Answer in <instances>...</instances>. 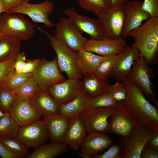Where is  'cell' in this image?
Returning <instances> with one entry per match:
<instances>
[{
    "mask_svg": "<svg viewBox=\"0 0 158 158\" xmlns=\"http://www.w3.org/2000/svg\"><path fill=\"white\" fill-rule=\"evenodd\" d=\"M126 43L122 37L115 39H90L87 40L83 49L103 56L117 55L124 48Z\"/></svg>",
    "mask_w": 158,
    "mask_h": 158,
    "instance_id": "obj_18",
    "label": "cell"
},
{
    "mask_svg": "<svg viewBox=\"0 0 158 158\" xmlns=\"http://www.w3.org/2000/svg\"><path fill=\"white\" fill-rule=\"evenodd\" d=\"M29 100L43 117L59 113V104L47 91L39 89Z\"/></svg>",
    "mask_w": 158,
    "mask_h": 158,
    "instance_id": "obj_23",
    "label": "cell"
},
{
    "mask_svg": "<svg viewBox=\"0 0 158 158\" xmlns=\"http://www.w3.org/2000/svg\"><path fill=\"white\" fill-rule=\"evenodd\" d=\"M124 4L112 5L110 8L98 17V23L106 38L121 37L124 21Z\"/></svg>",
    "mask_w": 158,
    "mask_h": 158,
    "instance_id": "obj_6",
    "label": "cell"
},
{
    "mask_svg": "<svg viewBox=\"0 0 158 158\" xmlns=\"http://www.w3.org/2000/svg\"><path fill=\"white\" fill-rule=\"evenodd\" d=\"M32 76L39 88L45 91H47L53 85L66 80L60 73L57 57L51 61L44 58L40 59Z\"/></svg>",
    "mask_w": 158,
    "mask_h": 158,
    "instance_id": "obj_7",
    "label": "cell"
},
{
    "mask_svg": "<svg viewBox=\"0 0 158 158\" xmlns=\"http://www.w3.org/2000/svg\"><path fill=\"white\" fill-rule=\"evenodd\" d=\"M53 3L46 0L40 3L31 4L23 1L19 6L9 9L7 13H19L28 16L33 23H42L46 27L51 28L54 24L49 19V16L53 11Z\"/></svg>",
    "mask_w": 158,
    "mask_h": 158,
    "instance_id": "obj_11",
    "label": "cell"
},
{
    "mask_svg": "<svg viewBox=\"0 0 158 158\" xmlns=\"http://www.w3.org/2000/svg\"><path fill=\"white\" fill-rule=\"evenodd\" d=\"M54 36L63 42L73 51L77 52L83 49L87 39L68 18L59 17Z\"/></svg>",
    "mask_w": 158,
    "mask_h": 158,
    "instance_id": "obj_9",
    "label": "cell"
},
{
    "mask_svg": "<svg viewBox=\"0 0 158 158\" xmlns=\"http://www.w3.org/2000/svg\"><path fill=\"white\" fill-rule=\"evenodd\" d=\"M23 0H3L5 13L10 9L20 6L23 3Z\"/></svg>",
    "mask_w": 158,
    "mask_h": 158,
    "instance_id": "obj_45",
    "label": "cell"
},
{
    "mask_svg": "<svg viewBox=\"0 0 158 158\" xmlns=\"http://www.w3.org/2000/svg\"><path fill=\"white\" fill-rule=\"evenodd\" d=\"M1 33H0V37H1Z\"/></svg>",
    "mask_w": 158,
    "mask_h": 158,
    "instance_id": "obj_51",
    "label": "cell"
},
{
    "mask_svg": "<svg viewBox=\"0 0 158 158\" xmlns=\"http://www.w3.org/2000/svg\"><path fill=\"white\" fill-rule=\"evenodd\" d=\"M128 37L134 40L132 46L148 65L158 61V17H150L143 25L130 32Z\"/></svg>",
    "mask_w": 158,
    "mask_h": 158,
    "instance_id": "obj_1",
    "label": "cell"
},
{
    "mask_svg": "<svg viewBox=\"0 0 158 158\" xmlns=\"http://www.w3.org/2000/svg\"><path fill=\"white\" fill-rule=\"evenodd\" d=\"M9 112L20 127L39 120L42 117L39 111L29 99H16Z\"/></svg>",
    "mask_w": 158,
    "mask_h": 158,
    "instance_id": "obj_19",
    "label": "cell"
},
{
    "mask_svg": "<svg viewBox=\"0 0 158 158\" xmlns=\"http://www.w3.org/2000/svg\"><path fill=\"white\" fill-rule=\"evenodd\" d=\"M109 92L116 102L125 101L126 99L127 89L124 82L121 83L117 81L114 85H110Z\"/></svg>",
    "mask_w": 158,
    "mask_h": 158,
    "instance_id": "obj_37",
    "label": "cell"
},
{
    "mask_svg": "<svg viewBox=\"0 0 158 158\" xmlns=\"http://www.w3.org/2000/svg\"><path fill=\"white\" fill-rule=\"evenodd\" d=\"M118 59V54L104 56L96 67L95 74L102 79L108 80L116 66Z\"/></svg>",
    "mask_w": 158,
    "mask_h": 158,
    "instance_id": "obj_30",
    "label": "cell"
},
{
    "mask_svg": "<svg viewBox=\"0 0 158 158\" xmlns=\"http://www.w3.org/2000/svg\"><path fill=\"white\" fill-rule=\"evenodd\" d=\"M21 41L7 36L0 38V62L16 59L20 53Z\"/></svg>",
    "mask_w": 158,
    "mask_h": 158,
    "instance_id": "obj_28",
    "label": "cell"
},
{
    "mask_svg": "<svg viewBox=\"0 0 158 158\" xmlns=\"http://www.w3.org/2000/svg\"><path fill=\"white\" fill-rule=\"evenodd\" d=\"M63 13L68 16L81 32L89 35L90 39L99 40L106 38L97 20L78 14L74 7L66 8Z\"/></svg>",
    "mask_w": 158,
    "mask_h": 158,
    "instance_id": "obj_15",
    "label": "cell"
},
{
    "mask_svg": "<svg viewBox=\"0 0 158 158\" xmlns=\"http://www.w3.org/2000/svg\"><path fill=\"white\" fill-rule=\"evenodd\" d=\"M78 66L82 73H94L99 63L104 56L97 55L83 49L76 52Z\"/></svg>",
    "mask_w": 158,
    "mask_h": 158,
    "instance_id": "obj_26",
    "label": "cell"
},
{
    "mask_svg": "<svg viewBox=\"0 0 158 158\" xmlns=\"http://www.w3.org/2000/svg\"><path fill=\"white\" fill-rule=\"evenodd\" d=\"M109 118L108 132L124 138L130 136L139 123L124 100L116 102Z\"/></svg>",
    "mask_w": 158,
    "mask_h": 158,
    "instance_id": "obj_4",
    "label": "cell"
},
{
    "mask_svg": "<svg viewBox=\"0 0 158 158\" xmlns=\"http://www.w3.org/2000/svg\"><path fill=\"white\" fill-rule=\"evenodd\" d=\"M68 147L63 142H51L38 147L27 158H53L66 152Z\"/></svg>",
    "mask_w": 158,
    "mask_h": 158,
    "instance_id": "obj_27",
    "label": "cell"
},
{
    "mask_svg": "<svg viewBox=\"0 0 158 158\" xmlns=\"http://www.w3.org/2000/svg\"><path fill=\"white\" fill-rule=\"evenodd\" d=\"M142 7L150 17H158V0H144Z\"/></svg>",
    "mask_w": 158,
    "mask_h": 158,
    "instance_id": "obj_40",
    "label": "cell"
},
{
    "mask_svg": "<svg viewBox=\"0 0 158 158\" xmlns=\"http://www.w3.org/2000/svg\"><path fill=\"white\" fill-rule=\"evenodd\" d=\"M16 137L28 148H36L44 144L49 134L45 124L39 120L20 127Z\"/></svg>",
    "mask_w": 158,
    "mask_h": 158,
    "instance_id": "obj_13",
    "label": "cell"
},
{
    "mask_svg": "<svg viewBox=\"0 0 158 158\" xmlns=\"http://www.w3.org/2000/svg\"><path fill=\"white\" fill-rule=\"evenodd\" d=\"M116 102L109 92L90 99L89 109L113 107Z\"/></svg>",
    "mask_w": 158,
    "mask_h": 158,
    "instance_id": "obj_35",
    "label": "cell"
},
{
    "mask_svg": "<svg viewBox=\"0 0 158 158\" xmlns=\"http://www.w3.org/2000/svg\"><path fill=\"white\" fill-rule=\"evenodd\" d=\"M113 107L89 108L79 115L87 133L108 132V119L113 111Z\"/></svg>",
    "mask_w": 158,
    "mask_h": 158,
    "instance_id": "obj_12",
    "label": "cell"
},
{
    "mask_svg": "<svg viewBox=\"0 0 158 158\" xmlns=\"http://www.w3.org/2000/svg\"><path fill=\"white\" fill-rule=\"evenodd\" d=\"M80 6L91 12L97 17L100 16L112 5L110 0H76Z\"/></svg>",
    "mask_w": 158,
    "mask_h": 158,
    "instance_id": "obj_31",
    "label": "cell"
},
{
    "mask_svg": "<svg viewBox=\"0 0 158 158\" xmlns=\"http://www.w3.org/2000/svg\"><path fill=\"white\" fill-rule=\"evenodd\" d=\"M7 113H4L0 110V118L6 114Z\"/></svg>",
    "mask_w": 158,
    "mask_h": 158,
    "instance_id": "obj_49",
    "label": "cell"
},
{
    "mask_svg": "<svg viewBox=\"0 0 158 158\" xmlns=\"http://www.w3.org/2000/svg\"><path fill=\"white\" fill-rule=\"evenodd\" d=\"M118 55L116 64L109 77L122 82L131 72L135 61L140 56L139 52L136 48L126 46Z\"/></svg>",
    "mask_w": 158,
    "mask_h": 158,
    "instance_id": "obj_20",
    "label": "cell"
},
{
    "mask_svg": "<svg viewBox=\"0 0 158 158\" xmlns=\"http://www.w3.org/2000/svg\"><path fill=\"white\" fill-rule=\"evenodd\" d=\"M145 146L158 151V131L153 132L147 141Z\"/></svg>",
    "mask_w": 158,
    "mask_h": 158,
    "instance_id": "obj_43",
    "label": "cell"
},
{
    "mask_svg": "<svg viewBox=\"0 0 158 158\" xmlns=\"http://www.w3.org/2000/svg\"><path fill=\"white\" fill-rule=\"evenodd\" d=\"M26 60L25 53L23 52L20 53L16 59L14 65V70L16 73H22Z\"/></svg>",
    "mask_w": 158,
    "mask_h": 158,
    "instance_id": "obj_41",
    "label": "cell"
},
{
    "mask_svg": "<svg viewBox=\"0 0 158 158\" xmlns=\"http://www.w3.org/2000/svg\"><path fill=\"white\" fill-rule=\"evenodd\" d=\"M24 1L26 2H29L30 1V0H23Z\"/></svg>",
    "mask_w": 158,
    "mask_h": 158,
    "instance_id": "obj_50",
    "label": "cell"
},
{
    "mask_svg": "<svg viewBox=\"0 0 158 158\" xmlns=\"http://www.w3.org/2000/svg\"><path fill=\"white\" fill-rule=\"evenodd\" d=\"M0 156L2 158H17L14 154L7 150L0 143Z\"/></svg>",
    "mask_w": 158,
    "mask_h": 158,
    "instance_id": "obj_46",
    "label": "cell"
},
{
    "mask_svg": "<svg viewBox=\"0 0 158 158\" xmlns=\"http://www.w3.org/2000/svg\"><path fill=\"white\" fill-rule=\"evenodd\" d=\"M16 59H12L0 62V85L7 75L14 69Z\"/></svg>",
    "mask_w": 158,
    "mask_h": 158,
    "instance_id": "obj_39",
    "label": "cell"
},
{
    "mask_svg": "<svg viewBox=\"0 0 158 158\" xmlns=\"http://www.w3.org/2000/svg\"><path fill=\"white\" fill-rule=\"evenodd\" d=\"M82 80L68 79L50 87L48 92L59 105L69 102L74 99L82 91Z\"/></svg>",
    "mask_w": 158,
    "mask_h": 158,
    "instance_id": "obj_16",
    "label": "cell"
},
{
    "mask_svg": "<svg viewBox=\"0 0 158 158\" xmlns=\"http://www.w3.org/2000/svg\"><path fill=\"white\" fill-rule=\"evenodd\" d=\"M36 28L35 24L22 14L4 13L0 15L1 36L27 41L34 34Z\"/></svg>",
    "mask_w": 158,
    "mask_h": 158,
    "instance_id": "obj_3",
    "label": "cell"
},
{
    "mask_svg": "<svg viewBox=\"0 0 158 158\" xmlns=\"http://www.w3.org/2000/svg\"><path fill=\"white\" fill-rule=\"evenodd\" d=\"M128 0H110L112 5L119 3L125 4Z\"/></svg>",
    "mask_w": 158,
    "mask_h": 158,
    "instance_id": "obj_47",
    "label": "cell"
},
{
    "mask_svg": "<svg viewBox=\"0 0 158 158\" xmlns=\"http://www.w3.org/2000/svg\"><path fill=\"white\" fill-rule=\"evenodd\" d=\"M83 78L82 91L90 99L109 92L110 85L108 80L102 79L94 73L83 75Z\"/></svg>",
    "mask_w": 158,
    "mask_h": 158,
    "instance_id": "obj_24",
    "label": "cell"
},
{
    "mask_svg": "<svg viewBox=\"0 0 158 158\" xmlns=\"http://www.w3.org/2000/svg\"><path fill=\"white\" fill-rule=\"evenodd\" d=\"M40 89L32 75L22 84L12 91L17 100L29 99Z\"/></svg>",
    "mask_w": 158,
    "mask_h": 158,
    "instance_id": "obj_32",
    "label": "cell"
},
{
    "mask_svg": "<svg viewBox=\"0 0 158 158\" xmlns=\"http://www.w3.org/2000/svg\"><path fill=\"white\" fill-rule=\"evenodd\" d=\"M40 59L28 60L26 61L22 71V73H32L35 70L38 63Z\"/></svg>",
    "mask_w": 158,
    "mask_h": 158,
    "instance_id": "obj_42",
    "label": "cell"
},
{
    "mask_svg": "<svg viewBox=\"0 0 158 158\" xmlns=\"http://www.w3.org/2000/svg\"><path fill=\"white\" fill-rule=\"evenodd\" d=\"M149 65L143 57H139L135 61L131 72L126 78L135 83L148 98L153 100L157 107L158 102L155 93L152 90L151 80L153 73Z\"/></svg>",
    "mask_w": 158,
    "mask_h": 158,
    "instance_id": "obj_10",
    "label": "cell"
},
{
    "mask_svg": "<svg viewBox=\"0 0 158 158\" xmlns=\"http://www.w3.org/2000/svg\"><path fill=\"white\" fill-rule=\"evenodd\" d=\"M16 100L11 90L3 87L0 88V110L2 112L8 113Z\"/></svg>",
    "mask_w": 158,
    "mask_h": 158,
    "instance_id": "obj_36",
    "label": "cell"
},
{
    "mask_svg": "<svg viewBox=\"0 0 158 158\" xmlns=\"http://www.w3.org/2000/svg\"><path fill=\"white\" fill-rule=\"evenodd\" d=\"M37 28L47 36L51 47L56 52L60 71L64 72L68 79H79L82 78L83 75L78 65L76 52L48 32L39 27Z\"/></svg>",
    "mask_w": 158,
    "mask_h": 158,
    "instance_id": "obj_5",
    "label": "cell"
},
{
    "mask_svg": "<svg viewBox=\"0 0 158 158\" xmlns=\"http://www.w3.org/2000/svg\"><path fill=\"white\" fill-rule=\"evenodd\" d=\"M70 119L63 142L71 149L78 151L80 149L87 133L79 116Z\"/></svg>",
    "mask_w": 158,
    "mask_h": 158,
    "instance_id": "obj_22",
    "label": "cell"
},
{
    "mask_svg": "<svg viewBox=\"0 0 158 158\" xmlns=\"http://www.w3.org/2000/svg\"><path fill=\"white\" fill-rule=\"evenodd\" d=\"M158 151L145 146L141 153L140 158H158Z\"/></svg>",
    "mask_w": 158,
    "mask_h": 158,
    "instance_id": "obj_44",
    "label": "cell"
},
{
    "mask_svg": "<svg viewBox=\"0 0 158 158\" xmlns=\"http://www.w3.org/2000/svg\"><path fill=\"white\" fill-rule=\"evenodd\" d=\"M32 73H18L14 69L3 80L0 85V88L3 87L12 91L30 77Z\"/></svg>",
    "mask_w": 158,
    "mask_h": 158,
    "instance_id": "obj_34",
    "label": "cell"
},
{
    "mask_svg": "<svg viewBox=\"0 0 158 158\" xmlns=\"http://www.w3.org/2000/svg\"><path fill=\"white\" fill-rule=\"evenodd\" d=\"M153 132L151 129L139 123L130 136L121 138V158H140L141 151Z\"/></svg>",
    "mask_w": 158,
    "mask_h": 158,
    "instance_id": "obj_8",
    "label": "cell"
},
{
    "mask_svg": "<svg viewBox=\"0 0 158 158\" xmlns=\"http://www.w3.org/2000/svg\"><path fill=\"white\" fill-rule=\"evenodd\" d=\"M0 143L8 151L18 158L27 157L28 155V148L16 137H0Z\"/></svg>",
    "mask_w": 158,
    "mask_h": 158,
    "instance_id": "obj_29",
    "label": "cell"
},
{
    "mask_svg": "<svg viewBox=\"0 0 158 158\" xmlns=\"http://www.w3.org/2000/svg\"><path fill=\"white\" fill-rule=\"evenodd\" d=\"M109 149L103 154H97L94 158H121V148L117 145H111Z\"/></svg>",
    "mask_w": 158,
    "mask_h": 158,
    "instance_id": "obj_38",
    "label": "cell"
},
{
    "mask_svg": "<svg viewBox=\"0 0 158 158\" xmlns=\"http://www.w3.org/2000/svg\"><path fill=\"white\" fill-rule=\"evenodd\" d=\"M20 127L7 113L0 118V137H16Z\"/></svg>",
    "mask_w": 158,
    "mask_h": 158,
    "instance_id": "obj_33",
    "label": "cell"
},
{
    "mask_svg": "<svg viewBox=\"0 0 158 158\" xmlns=\"http://www.w3.org/2000/svg\"><path fill=\"white\" fill-rule=\"evenodd\" d=\"M127 94L125 100L139 123L153 132L158 131V112L157 107L145 97L141 89L134 82L126 78Z\"/></svg>",
    "mask_w": 158,
    "mask_h": 158,
    "instance_id": "obj_2",
    "label": "cell"
},
{
    "mask_svg": "<svg viewBox=\"0 0 158 158\" xmlns=\"http://www.w3.org/2000/svg\"><path fill=\"white\" fill-rule=\"evenodd\" d=\"M142 3L138 0H129L124 4V18L121 37H128L129 32L142 25L144 20L150 18L142 8Z\"/></svg>",
    "mask_w": 158,
    "mask_h": 158,
    "instance_id": "obj_14",
    "label": "cell"
},
{
    "mask_svg": "<svg viewBox=\"0 0 158 158\" xmlns=\"http://www.w3.org/2000/svg\"><path fill=\"white\" fill-rule=\"evenodd\" d=\"M113 143L110 137L105 133L92 132L88 133L80 146L79 155L84 158L92 157L99 152Z\"/></svg>",
    "mask_w": 158,
    "mask_h": 158,
    "instance_id": "obj_17",
    "label": "cell"
},
{
    "mask_svg": "<svg viewBox=\"0 0 158 158\" xmlns=\"http://www.w3.org/2000/svg\"><path fill=\"white\" fill-rule=\"evenodd\" d=\"M42 120L47 127L51 142H63L70 118L58 113L44 117Z\"/></svg>",
    "mask_w": 158,
    "mask_h": 158,
    "instance_id": "obj_21",
    "label": "cell"
},
{
    "mask_svg": "<svg viewBox=\"0 0 158 158\" xmlns=\"http://www.w3.org/2000/svg\"><path fill=\"white\" fill-rule=\"evenodd\" d=\"M89 99L82 91L71 101L59 105V113L69 118L79 116L89 109Z\"/></svg>",
    "mask_w": 158,
    "mask_h": 158,
    "instance_id": "obj_25",
    "label": "cell"
},
{
    "mask_svg": "<svg viewBox=\"0 0 158 158\" xmlns=\"http://www.w3.org/2000/svg\"><path fill=\"white\" fill-rule=\"evenodd\" d=\"M3 13H5L3 4V0H0V15Z\"/></svg>",
    "mask_w": 158,
    "mask_h": 158,
    "instance_id": "obj_48",
    "label": "cell"
}]
</instances>
